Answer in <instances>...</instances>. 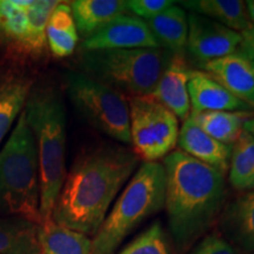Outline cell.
<instances>
[{
    "mask_svg": "<svg viewBox=\"0 0 254 254\" xmlns=\"http://www.w3.org/2000/svg\"><path fill=\"white\" fill-rule=\"evenodd\" d=\"M139 160L132 148L119 145H101L79 155L66 174L52 221L94 237Z\"/></svg>",
    "mask_w": 254,
    "mask_h": 254,
    "instance_id": "1",
    "label": "cell"
},
{
    "mask_svg": "<svg viewBox=\"0 0 254 254\" xmlns=\"http://www.w3.org/2000/svg\"><path fill=\"white\" fill-rule=\"evenodd\" d=\"M165 211L168 231L179 253L204 237L226 204V174L183 151L164 158Z\"/></svg>",
    "mask_w": 254,
    "mask_h": 254,
    "instance_id": "2",
    "label": "cell"
},
{
    "mask_svg": "<svg viewBox=\"0 0 254 254\" xmlns=\"http://www.w3.org/2000/svg\"><path fill=\"white\" fill-rule=\"evenodd\" d=\"M24 112L34 138L40 176L41 224L51 220L65 182L66 113L62 94L47 84H34Z\"/></svg>",
    "mask_w": 254,
    "mask_h": 254,
    "instance_id": "3",
    "label": "cell"
},
{
    "mask_svg": "<svg viewBox=\"0 0 254 254\" xmlns=\"http://www.w3.org/2000/svg\"><path fill=\"white\" fill-rule=\"evenodd\" d=\"M0 217L41 225L39 163L24 111L0 151Z\"/></svg>",
    "mask_w": 254,
    "mask_h": 254,
    "instance_id": "4",
    "label": "cell"
},
{
    "mask_svg": "<svg viewBox=\"0 0 254 254\" xmlns=\"http://www.w3.org/2000/svg\"><path fill=\"white\" fill-rule=\"evenodd\" d=\"M165 206L161 163H142L126 184L92 239L91 254H114L136 227Z\"/></svg>",
    "mask_w": 254,
    "mask_h": 254,
    "instance_id": "5",
    "label": "cell"
},
{
    "mask_svg": "<svg viewBox=\"0 0 254 254\" xmlns=\"http://www.w3.org/2000/svg\"><path fill=\"white\" fill-rule=\"evenodd\" d=\"M174 56L164 47L81 51V73L120 92L141 97L153 91Z\"/></svg>",
    "mask_w": 254,
    "mask_h": 254,
    "instance_id": "6",
    "label": "cell"
},
{
    "mask_svg": "<svg viewBox=\"0 0 254 254\" xmlns=\"http://www.w3.org/2000/svg\"><path fill=\"white\" fill-rule=\"evenodd\" d=\"M66 90L78 113L92 127L124 145H131L128 99L81 72L66 74Z\"/></svg>",
    "mask_w": 254,
    "mask_h": 254,
    "instance_id": "7",
    "label": "cell"
},
{
    "mask_svg": "<svg viewBox=\"0 0 254 254\" xmlns=\"http://www.w3.org/2000/svg\"><path fill=\"white\" fill-rule=\"evenodd\" d=\"M127 99L133 152L144 163H157L173 152L177 146L179 119L148 95Z\"/></svg>",
    "mask_w": 254,
    "mask_h": 254,
    "instance_id": "8",
    "label": "cell"
},
{
    "mask_svg": "<svg viewBox=\"0 0 254 254\" xmlns=\"http://www.w3.org/2000/svg\"><path fill=\"white\" fill-rule=\"evenodd\" d=\"M187 19L186 52L200 66L238 52L241 41L239 32L193 12L187 13Z\"/></svg>",
    "mask_w": 254,
    "mask_h": 254,
    "instance_id": "9",
    "label": "cell"
},
{
    "mask_svg": "<svg viewBox=\"0 0 254 254\" xmlns=\"http://www.w3.org/2000/svg\"><path fill=\"white\" fill-rule=\"evenodd\" d=\"M161 47L147 24L140 18L125 13L82 40L81 51L158 49Z\"/></svg>",
    "mask_w": 254,
    "mask_h": 254,
    "instance_id": "10",
    "label": "cell"
},
{
    "mask_svg": "<svg viewBox=\"0 0 254 254\" xmlns=\"http://www.w3.org/2000/svg\"><path fill=\"white\" fill-rule=\"evenodd\" d=\"M34 84L19 66L0 67V144L23 113Z\"/></svg>",
    "mask_w": 254,
    "mask_h": 254,
    "instance_id": "11",
    "label": "cell"
},
{
    "mask_svg": "<svg viewBox=\"0 0 254 254\" xmlns=\"http://www.w3.org/2000/svg\"><path fill=\"white\" fill-rule=\"evenodd\" d=\"M201 67L234 97L254 109V60L236 52Z\"/></svg>",
    "mask_w": 254,
    "mask_h": 254,
    "instance_id": "12",
    "label": "cell"
},
{
    "mask_svg": "<svg viewBox=\"0 0 254 254\" xmlns=\"http://www.w3.org/2000/svg\"><path fill=\"white\" fill-rule=\"evenodd\" d=\"M220 228L232 246L254 254V190L240 193L225 204Z\"/></svg>",
    "mask_w": 254,
    "mask_h": 254,
    "instance_id": "13",
    "label": "cell"
},
{
    "mask_svg": "<svg viewBox=\"0 0 254 254\" xmlns=\"http://www.w3.org/2000/svg\"><path fill=\"white\" fill-rule=\"evenodd\" d=\"M189 90L192 112H252L253 109L234 97L230 91L212 78L208 73L192 71L190 74Z\"/></svg>",
    "mask_w": 254,
    "mask_h": 254,
    "instance_id": "14",
    "label": "cell"
},
{
    "mask_svg": "<svg viewBox=\"0 0 254 254\" xmlns=\"http://www.w3.org/2000/svg\"><path fill=\"white\" fill-rule=\"evenodd\" d=\"M182 56H174L165 69L153 91L148 94L172 112L178 119L185 120L190 116V101L187 84L190 74Z\"/></svg>",
    "mask_w": 254,
    "mask_h": 254,
    "instance_id": "15",
    "label": "cell"
},
{
    "mask_svg": "<svg viewBox=\"0 0 254 254\" xmlns=\"http://www.w3.org/2000/svg\"><path fill=\"white\" fill-rule=\"evenodd\" d=\"M180 151L227 174L230 167L232 146L215 140L202 131L189 117L180 127L178 144Z\"/></svg>",
    "mask_w": 254,
    "mask_h": 254,
    "instance_id": "16",
    "label": "cell"
},
{
    "mask_svg": "<svg viewBox=\"0 0 254 254\" xmlns=\"http://www.w3.org/2000/svg\"><path fill=\"white\" fill-rule=\"evenodd\" d=\"M69 7L82 40L118 15L128 13L124 0H75L69 2Z\"/></svg>",
    "mask_w": 254,
    "mask_h": 254,
    "instance_id": "17",
    "label": "cell"
},
{
    "mask_svg": "<svg viewBox=\"0 0 254 254\" xmlns=\"http://www.w3.org/2000/svg\"><path fill=\"white\" fill-rule=\"evenodd\" d=\"M144 21L161 47L176 56H183L186 52L189 19L182 6H170L161 13Z\"/></svg>",
    "mask_w": 254,
    "mask_h": 254,
    "instance_id": "18",
    "label": "cell"
},
{
    "mask_svg": "<svg viewBox=\"0 0 254 254\" xmlns=\"http://www.w3.org/2000/svg\"><path fill=\"white\" fill-rule=\"evenodd\" d=\"M40 225L17 217H0V254H43Z\"/></svg>",
    "mask_w": 254,
    "mask_h": 254,
    "instance_id": "19",
    "label": "cell"
},
{
    "mask_svg": "<svg viewBox=\"0 0 254 254\" xmlns=\"http://www.w3.org/2000/svg\"><path fill=\"white\" fill-rule=\"evenodd\" d=\"M183 8L204 15L236 32H243L252 26L245 1L240 0H187L180 1Z\"/></svg>",
    "mask_w": 254,
    "mask_h": 254,
    "instance_id": "20",
    "label": "cell"
},
{
    "mask_svg": "<svg viewBox=\"0 0 254 254\" xmlns=\"http://www.w3.org/2000/svg\"><path fill=\"white\" fill-rule=\"evenodd\" d=\"M46 39L47 49L56 58H66L73 55L79 36L69 2L60 1L53 9L47 23Z\"/></svg>",
    "mask_w": 254,
    "mask_h": 254,
    "instance_id": "21",
    "label": "cell"
},
{
    "mask_svg": "<svg viewBox=\"0 0 254 254\" xmlns=\"http://www.w3.org/2000/svg\"><path fill=\"white\" fill-rule=\"evenodd\" d=\"M60 1L38 0L31 1L26 8V32L20 46L19 55L38 59L47 51L46 27L51 13Z\"/></svg>",
    "mask_w": 254,
    "mask_h": 254,
    "instance_id": "22",
    "label": "cell"
},
{
    "mask_svg": "<svg viewBox=\"0 0 254 254\" xmlns=\"http://www.w3.org/2000/svg\"><path fill=\"white\" fill-rule=\"evenodd\" d=\"M39 241L43 254H91L90 237L59 226L52 219L40 225Z\"/></svg>",
    "mask_w": 254,
    "mask_h": 254,
    "instance_id": "23",
    "label": "cell"
},
{
    "mask_svg": "<svg viewBox=\"0 0 254 254\" xmlns=\"http://www.w3.org/2000/svg\"><path fill=\"white\" fill-rule=\"evenodd\" d=\"M252 112H190V118L202 131L222 144L233 146Z\"/></svg>",
    "mask_w": 254,
    "mask_h": 254,
    "instance_id": "24",
    "label": "cell"
},
{
    "mask_svg": "<svg viewBox=\"0 0 254 254\" xmlns=\"http://www.w3.org/2000/svg\"><path fill=\"white\" fill-rule=\"evenodd\" d=\"M228 183L236 190H254V138L243 129L232 146Z\"/></svg>",
    "mask_w": 254,
    "mask_h": 254,
    "instance_id": "25",
    "label": "cell"
},
{
    "mask_svg": "<svg viewBox=\"0 0 254 254\" xmlns=\"http://www.w3.org/2000/svg\"><path fill=\"white\" fill-rule=\"evenodd\" d=\"M32 0H0V49L20 52L26 32V8Z\"/></svg>",
    "mask_w": 254,
    "mask_h": 254,
    "instance_id": "26",
    "label": "cell"
},
{
    "mask_svg": "<svg viewBox=\"0 0 254 254\" xmlns=\"http://www.w3.org/2000/svg\"><path fill=\"white\" fill-rule=\"evenodd\" d=\"M117 254H173V249L170 234L155 221Z\"/></svg>",
    "mask_w": 254,
    "mask_h": 254,
    "instance_id": "27",
    "label": "cell"
},
{
    "mask_svg": "<svg viewBox=\"0 0 254 254\" xmlns=\"http://www.w3.org/2000/svg\"><path fill=\"white\" fill-rule=\"evenodd\" d=\"M174 4L176 2L171 0H128L126 1V8L129 14L148 20Z\"/></svg>",
    "mask_w": 254,
    "mask_h": 254,
    "instance_id": "28",
    "label": "cell"
},
{
    "mask_svg": "<svg viewBox=\"0 0 254 254\" xmlns=\"http://www.w3.org/2000/svg\"><path fill=\"white\" fill-rule=\"evenodd\" d=\"M190 254H238L236 249L218 233L206 234Z\"/></svg>",
    "mask_w": 254,
    "mask_h": 254,
    "instance_id": "29",
    "label": "cell"
},
{
    "mask_svg": "<svg viewBox=\"0 0 254 254\" xmlns=\"http://www.w3.org/2000/svg\"><path fill=\"white\" fill-rule=\"evenodd\" d=\"M240 36L241 41L238 52L243 53L244 56L254 60V25L247 30L240 32Z\"/></svg>",
    "mask_w": 254,
    "mask_h": 254,
    "instance_id": "30",
    "label": "cell"
},
{
    "mask_svg": "<svg viewBox=\"0 0 254 254\" xmlns=\"http://www.w3.org/2000/svg\"><path fill=\"white\" fill-rule=\"evenodd\" d=\"M244 129L249 132L254 138V114L245 120V123H244Z\"/></svg>",
    "mask_w": 254,
    "mask_h": 254,
    "instance_id": "31",
    "label": "cell"
},
{
    "mask_svg": "<svg viewBox=\"0 0 254 254\" xmlns=\"http://www.w3.org/2000/svg\"><path fill=\"white\" fill-rule=\"evenodd\" d=\"M245 5H246L247 14H249L251 23H254V0H249V1H245Z\"/></svg>",
    "mask_w": 254,
    "mask_h": 254,
    "instance_id": "32",
    "label": "cell"
}]
</instances>
